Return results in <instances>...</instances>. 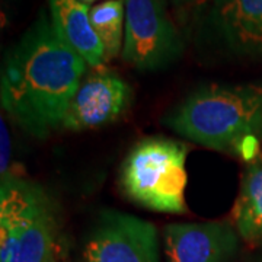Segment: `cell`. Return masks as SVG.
<instances>
[{
  "instance_id": "cell-1",
  "label": "cell",
  "mask_w": 262,
  "mask_h": 262,
  "mask_svg": "<svg viewBox=\"0 0 262 262\" xmlns=\"http://www.w3.org/2000/svg\"><path fill=\"white\" fill-rule=\"evenodd\" d=\"M86 69V61L66 41L51 15L41 10L5 57L2 108L31 136L46 139L61 128Z\"/></svg>"
},
{
  "instance_id": "cell-2",
  "label": "cell",
  "mask_w": 262,
  "mask_h": 262,
  "mask_svg": "<svg viewBox=\"0 0 262 262\" xmlns=\"http://www.w3.org/2000/svg\"><path fill=\"white\" fill-rule=\"evenodd\" d=\"M163 122L200 146L251 158L262 137V86L201 88L175 106Z\"/></svg>"
},
{
  "instance_id": "cell-3",
  "label": "cell",
  "mask_w": 262,
  "mask_h": 262,
  "mask_svg": "<svg viewBox=\"0 0 262 262\" xmlns=\"http://www.w3.org/2000/svg\"><path fill=\"white\" fill-rule=\"evenodd\" d=\"M57 210L48 192L6 175L0 185V262H48L54 255Z\"/></svg>"
},
{
  "instance_id": "cell-4",
  "label": "cell",
  "mask_w": 262,
  "mask_h": 262,
  "mask_svg": "<svg viewBox=\"0 0 262 262\" xmlns=\"http://www.w3.org/2000/svg\"><path fill=\"white\" fill-rule=\"evenodd\" d=\"M188 146L166 137L139 141L122 162L121 188L131 201L169 214L187 213Z\"/></svg>"
},
{
  "instance_id": "cell-5",
  "label": "cell",
  "mask_w": 262,
  "mask_h": 262,
  "mask_svg": "<svg viewBox=\"0 0 262 262\" xmlns=\"http://www.w3.org/2000/svg\"><path fill=\"white\" fill-rule=\"evenodd\" d=\"M184 39L168 10V0H125V29L121 58L140 72L175 63Z\"/></svg>"
},
{
  "instance_id": "cell-6",
  "label": "cell",
  "mask_w": 262,
  "mask_h": 262,
  "mask_svg": "<svg viewBox=\"0 0 262 262\" xmlns=\"http://www.w3.org/2000/svg\"><path fill=\"white\" fill-rule=\"evenodd\" d=\"M83 256L86 262H160L158 229L136 215L103 211L84 244Z\"/></svg>"
},
{
  "instance_id": "cell-7",
  "label": "cell",
  "mask_w": 262,
  "mask_h": 262,
  "mask_svg": "<svg viewBox=\"0 0 262 262\" xmlns=\"http://www.w3.org/2000/svg\"><path fill=\"white\" fill-rule=\"evenodd\" d=\"M133 91L118 75L96 70L84 77L69 103L61 128L84 131L115 121L131 105Z\"/></svg>"
},
{
  "instance_id": "cell-8",
  "label": "cell",
  "mask_w": 262,
  "mask_h": 262,
  "mask_svg": "<svg viewBox=\"0 0 262 262\" xmlns=\"http://www.w3.org/2000/svg\"><path fill=\"white\" fill-rule=\"evenodd\" d=\"M239 246V234L225 222L173 223L163 229L168 262H230Z\"/></svg>"
},
{
  "instance_id": "cell-9",
  "label": "cell",
  "mask_w": 262,
  "mask_h": 262,
  "mask_svg": "<svg viewBox=\"0 0 262 262\" xmlns=\"http://www.w3.org/2000/svg\"><path fill=\"white\" fill-rule=\"evenodd\" d=\"M210 16L234 54L262 57V0H213Z\"/></svg>"
},
{
  "instance_id": "cell-10",
  "label": "cell",
  "mask_w": 262,
  "mask_h": 262,
  "mask_svg": "<svg viewBox=\"0 0 262 262\" xmlns=\"http://www.w3.org/2000/svg\"><path fill=\"white\" fill-rule=\"evenodd\" d=\"M48 5L51 19L70 47L89 67L95 70L103 69L106 56L92 27L88 5L80 0H48Z\"/></svg>"
},
{
  "instance_id": "cell-11",
  "label": "cell",
  "mask_w": 262,
  "mask_h": 262,
  "mask_svg": "<svg viewBox=\"0 0 262 262\" xmlns=\"http://www.w3.org/2000/svg\"><path fill=\"white\" fill-rule=\"evenodd\" d=\"M233 227L248 244L262 242V159L245 173L232 211Z\"/></svg>"
},
{
  "instance_id": "cell-12",
  "label": "cell",
  "mask_w": 262,
  "mask_h": 262,
  "mask_svg": "<svg viewBox=\"0 0 262 262\" xmlns=\"http://www.w3.org/2000/svg\"><path fill=\"white\" fill-rule=\"evenodd\" d=\"M91 22L105 50L106 61L114 60L122 51L125 29V0H105L94 6Z\"/></svg>"
},
{
  "instance_id": "cell-13",
  "label": "cell",
  "mask_w": 262,
  "mask_h": 262,
  "mask_svg": "<svg viewBox=\"0 0 262 262\" xmlns=\"http://www.w3.org/2000/svg\"><path fill=\"white\" fill-rule=\"evenodd\" d=\"M10 156V140L8 128L5 125V120H2V178L8 175V163Z\"/></svg>"
},
{
  "instance_id": "cell-14",
  "label": "cell",
  "mask_w": 262,
  "mask_h": 262,
  "mask_svg": "<svg viewBox=\"0 0 262 262\" xmlns=\"http://www.w3.org/2000/svg\"><path fill=\"white\" fill-rule=\"evenodd\" d=\"M169 2L172 3V6L178 12V16L181 18V16L188 15L191 10L198 6L200 3H203L204 0H169Z\"/></svg>"
},
{
  "instance_id": "cell-15",
  "label": "cell",
  "mask_w": 262,
  "mask_h": 262,
  "mask_svg": "<svg viewBox=\"0 0 262 262\" xmlns=\"http://www.w3.org/2000/svg\"><path fill=\"white\" fill-rule=\"evenodd\" d=\"M82 3H84V5H91V3H94V2H96V0H80Z\"/></svg>"
},
{
  "instance_id": "cell-16",
  "label": "cell",
  "mask_w": 262,
  "mask_h": 262,
  "mask_svg": "<svg viewBox=\"0 0 262 262\" xmlns=\"http://www.w3.org/2000/svg\"><path fill=\"white\" fill-rule=\"evenodd\" d=\"M48 262H57V258H56V253H54V255H53V256H51V258H50V261Z\"/></svg>"
}]
</instances>
